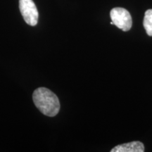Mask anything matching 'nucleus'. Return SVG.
Here are the masks:
<instances>
[{
	"label": "nucleus",
	"mask_w": 152,
	"mask_h": 152,
	"mask_svg": "<svg viewBox=\"0 0 152 152\" xmlns=\"http://www.w3.org/2000/svg\"><path fill=\"white\" fill-rule=\"evenodd\" d=\"M110 16L113 25L123 31L126 32L132 27V20L128 10L121 7H115L111 11Z\"/></svg>",
	"instance_id": "obj_2"
},
{
	"label": "nucleus",
	"mask_w": 152,
	"mask_h": 152,
	"mask_svg": "<svg viewBox=\"0 0 152 152\" xmlns=\"http://www.w3.org/2000/svg\"><path fill=\"white\" fill-rule=\"evenodd\" d=\"M19 9L26 23L31 26L37 24L39 13L33 0H19Z\"/></svg>",
	"instance_id": "obj_3"
},
{
	"label": "nucleus",
	"mask_w": 152,
	"mask_h": 152,
	"mask_svg": "<svg viewBox=\"0 0 152 152\" xmlns=\"http://www.w3.org/2000/svg\"><path fill=\"white\" fill-rule=\"evenodd\" d=\"M33 102L36 107L45 115L54 117L60 110V102L54 92L45 87H39L34 91Z\"/></svg>",
	"instance_id": "obj_1"
},
{
	"label": "nucleus",
	"mask_w": 152,
	"mask_h": 152,
	"mask_svg": "<svg viewBox=\"0 0 152 152\" xmlns=\"http://www.w3.org/2000/svg\"><path fill=\"white\" fill-rule=\"evenodd\" d=\"M111 152H144L143 143L139 141H134L129 143L118 145L111 150Z\"/></svg>",
	"instance_id": "obj_4"
},
{
	"label": "nucleus",
	"mask_w": 152,
	"mask_h": 152,
	"mask_svg": "<svg viewBox=\"0 0 152 152\" xmlns=\"http://www.w3.org/2000/svg\"><path fill=\"white\" fill-rule=\"evenodd\" d=\"M143 26L147 35L152 36V9H148L145 12Z\"/></svg>",
	"instance_id": "obj_5"
}]
</instances>
